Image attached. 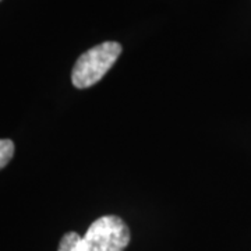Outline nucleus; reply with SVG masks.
Returning a JSON list of instances; mask_svg holds the SVG:
<instances>
[{"mask_svg": "<svg viewBox=\"0 0 251 251\" xmlns=\"http://www.w3.org/2000/svg\"><path fill=\"white\" fill-rule=\"evenodd\" d=\"M0 1H1V0H0Z\"/></svg>", "mask_w": 251, "mask_h": 251, "instance_id": "20e7f679", "label": "nucleus"}, {"mask_svg": "<svg viewBox=\"0 0 251 251\" xmlns=\"http://www.w3.org/2000/svg\"><path fill=\"white\" fill-rule=\"evenodd\" d=\"M120 53L122 45L112 41L99 44L84 52L73 67V85L78 90H85L95 85L112 69Z\"/></svg>", "mask_w": 251, "mask_h": 251, "instance_id": "f03ea898", "label": "nucleus"}, {"mask_svg": "<svg viewBox=\"0 0 251 251\" xmlns=\"http://www.w3.org/2000/svg\"><path fill=\"white\" fill-rule=\"evenodd\" d=\"M14 155V143L7 138L0 140V169H3Z\"/></svg>", "mask_w": 251, "mask_h": 251, "instance_id": "7ed1b4c3", "label": "nucleus"}, {"mask_svg": "<svg viewBox=\"0 0 251 251\" xmlns=\"http://www.w3.org/2000/svg\"><path fill=\"white\" fill-rule=\"evenodd\" d=\"M130 229L116 215H105L92 222L84 236L69 232L57 251H125L130 243Z\"/></svg>", "mask_w": 251, "mask_h": 251, "instance_id": "f257e3e1", "label": "nucleus"}]
</instances>
